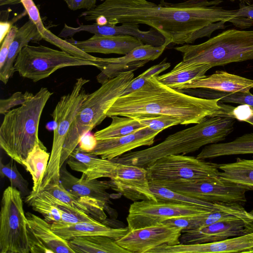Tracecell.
Segmentation results:
<instances>
[{
	"label": "cell",
	"instance_id": "cell-42",
	"mask_svg": "<svg viewBox=\"0 0 253 253\" xmlns=\"http://www.w3.org/2000/svg\"><path fill=\"white\" fill-rule=\"evenodd\" d=\"M26 203L32 207L34 211L40 213L47 221L51 223L61 222V216L58 209L39 196H35Z\"/></svg>",
	"mask_w": 253,
	"mask_h": 253
},
{
	"label": "cell",
	"instance_id": "cell-33",
	"mask_svg": "<svg viewBox=\"0 0 253 253\" xmlns=\"http://www.w3.org/2000/svg\"><path fill=\"white\" fill-rule=\"evenodd\" d=\"M220 179L227 183L246 187L253 190V159L238 158L231 163L218 165Z\"/></svg>",
	"mask_w": 253,
	"mask_h": 253
},
{
	"label": "cell",
	"instance_id": "cell-30",
	"mask_svg": "<svg viewBox=\"0 0 253 253\" xmlns=\"http://www.w3.org/2000/svg\"><path fill=\"white\" fill-rule=\"evenodd\" d=\"M50 156V154L47 151L46 147L38 144L22 161V165L31 174L33 184L32 191L26 197V202L35 197L39 193L47 169Z\"/></svg>",
	"mask_w": 253,
	"mask_h": 253
},
{
	"label": "cell",
	"instance_id": "cell-34",
	"mask_svg": "<svg viewBox=\"0 0 253 253\" xmlns=\"http://www.w3.org/2000/svg\"><path fill=\"white\" fill-rule=\"evenodd\" d=\"M212 67L208 64H186L180 62L169 72L156 76L157 80L172 88L192 80L205 77Z\"/></svg>",
	"mask_w": 253,
	"mask_h": 253
},
{
	"label": "cell",
	"instance_id": "cell-54",
	"mask_svg": "<svg viewBox=\"0 0 253 253\" xmlns=\"http://www.w3.org/2000/svg\"><path fill=\"white\" fill-rule=\"evenodd\" d=\"M250 213L253 214V209L250 211Z\"/></svg>",
	"mask_w": 253,
	"mask_h": 253
},
{
	"label": "cell",
	"instance_id": "cell-49",
	"mask_svg": "<svg viewBox=\"0 0 253 253\" xmlns=\"http://www.w3.org/2000/svg\"><path fill=\"white\" fill-rule=\"evenodd\" d=\"M0 43L2 42L3 39L8 33L9 31L11 29L12 25L8 22H0Z\"/></svg>",
	"mask_w": 253,
	"mask_h": 253
},
{
	"label": "cell",
	"instance_id": "cell-39",
	"mask_svg": "<svg viewBox=\"0 0 253 253\" xmlns=\"http://www.w3.org/2000/svg\"><path fill=\"white\" fill-rule=\"evenodd\" d=\"M203 96L206 98L219 99L220 102L247 104L253 107V94L248 93L236 92H226L211 89H205Z\"/></svg>",
	"mask_w": 253,
	"mask_h": 253
},
{
	"label": "cell",
	"instance_id": "cell-21",
	"mask_svg": "<svg viewBox=\"0 0 253 253\" xmlns=\"http://www.w3.org/2000/svg\"><path fill=\"white\" fill-rule=\"evenodd\" d=\"M67 41L86 53L117 54L125 55L143 42L130 36H104L94 35L90 38L81 41L72 38Z\"/></svg>",
	"mask_w": 253,
	"mask_h": 253
},
{
	"label": "cell",
	"instance_id": "cell-53",
	"mask_svg": "<svg viewBox=\"0 0 253 253\" xmlns=\"http://www.w3.org/2000/svg\"><path fill=\"white\" fill-rule=\"evenodd\" d=\"M247 253H253V248L248 251Z\"/></svg>",
	"mask_w": 253,
	"mask_h": 253
},
{
	"label": "cell",
	"instance_id": "cell-13",
	"mask_svg": "<svg viewBox=\"0 0 253 253\" xmlns=\"http://www.w3.org/2000/svg\"><path fill=\"white\" fill-rule=\"evenodd\" d=\"M182 228L160 223L129 230L117 244L129 253H152L158 248L179 244Z\"/></svg>",
	"mask_w": 253,
	"mask_h": 253
},
{
	"label": "cell",
	"instance_id": "cell-51",
	"mask_svg": "<svg viewBox=\"0 0 253 253\" xmlns=\"http://www.w3.org/2000/svg\"><path fill=\"white\" fill-rule=\"evenodd\" d=\"M95 21V23L99 25H106L108 24L107 19L102 16L97 17Z\"/></svg>",
	"mask_w": 253,
	"mask_h": 253
},
{
	"label": "cell",
	"instance_id": "cell-14",
	"mask_svg": "<svg viewBox=\"0 0 253 253\" xmlns=\"http://www.w3.org/2000/svg\"><path fill=\"white\" fill-rule=\"evenodd\" d=\"M169 44L168 42L159 46L143 44L120 57H96L97 68L100 70L96 76L97 82L102 84L123 73L135 71L148 62L158 58Z\"/></svg>",
	"mask_w": 253,
	"mask_h": 253
},
{
	"label": "cell",
	"instance_id": "cell-35",
	"mask_svg": "<svg viewBox=\"0 0 253 253\" xmlns=\"http://www.w3.org/2000/svg\"><path fill=\"white\" fill-rule=\"evenodd\" d=\"M109 126L94 134L96 140L125 136L144 127L136 119L121 116H113Z\"/></svg>",
	"mask_w": 253,
	"mask_h": 253
},
{
	"label": "cell",
	"instance_id": "cell-24",
	"mask_svg": "<svg viewBox=\"0 0 253 253\" xmlns=\"http://www.w3.org/2000/svg\"><path fill=\"white\" fill-rule=\"evenodd\" d=\"M139 27V24L133 23H124L120 26L112 24L99 25L95 23L91 25H81L78 27V31L87 32L96 35L130 36L139 39L144 44L155 46H161L166 42H169L155 29L152 28L148 31H141Z\"/></svg>",
	"mask_w": 253,
	"mask_h": 253
},
{
	"label": "cell",
	"instance_id": "cell-43",
	"mask_svg": "<svg viewBox=\"0 0 253 253\" xmlns=\"http://www.w3.org/2000/svg\"><path fill=\"white\" fill-rule=\"evenodd\" d=\"M34 94L28 91L23 93L17 91L6 99L0 100V114L5 115L7 112L18 105H21L33 96Z\"/></svg>",
	"mask_w": 253,
	"mask_h": 253
},
{
	"label": "cell",
	"instance_id": "cell-50",
	"mask_svg": "<svg viewBox=\"0 0 253 253\" xmlns=\"http://www.w3.org/2000/svg\"><path fill=\"white\" fill-rule=\"evenodd\" d=\"M21 3L20 0H0V5H14Z\"/></svg>",
	"mask_w": 253,
	"mask_h": 253
},
{
	"label": "cell",
	"instance_id": "cell-5",
	"mask_svg": "<svg viewBox=\"0 0 253 253\" xmlns=\"http://www.w3.org/2000/svg\"><path fill=\"white\" fill-rule=\"evenodd\" d=\"M134 76L133 71L123 73L103 83L97 89L87 94L66 136L62 151L61 168L79 145L82 136L107 117L108 111L116 99L123 95Z\"/></svg>",
	"mask_w": 253,
	"mask_h": 253
},
{
	"label": "cell",
	"instance_id": "cell-10",
	"mask_svg": "<svg viewBox=\"0 0 253 253\" xmlns=\"http://www.w3.org/2000/svg\"><path fill=\"white\" fill-rule=\"evenodd\" d=\"M145 169L149 182L220 179L218 164L182 154L163 157Z\"/></svg>",
	"mask_w": 253,
	"mask_h": 253
},
{
	"label": "cell",
	"instance_id": "cell-11",
	"mask_svg": "<svg viewBox=\"0 0 253 253\" xmlns=\"http://www.w3.org/2000/svg\"><path fill=\"white\" fill-rule=\"evenodd\" d=\"M189 197L210 202L239 203L247 202L249 188L224 182L221 179H199L152 182Z\"/></svg>",
	"mask_w": 253,
	"mask_h": 253
},
{
	"label": "cell",
	"instance_id": "cell-9",
	"mask_svg": "<svg viewBox=\"0 0 253 253\" xmlns=\"http://www.w3.org/2000/svg\"><path fill=\"white\" fill-rule=\"evenodd\" d=\"M0 253H30L22 196L11 186L4 190L1 201Z\"/></svg>",
	"mask_w": 253,
	"mask_h": 253
},
{
	"label": "cell",
	"instance_id": "cell-16",
	"mask_svg": "<svg viewBox=\"0 0 253 253\" xmlns=\"http://www.w3.org/2000/svg\"><path fill=\"white\" fill-rule=\"evenodd\" d=\"M253 232V221L242 219L220 220L196 229L182 232L181 244L214 242Z\"/></svg>",
	"mask_w": 253,
	"mask_h": 253
},
{
	"label": "cell",
	"instance_id": "cell-23",
	"mask_svg": "<svg viewBox=\"0 0 253 253\" xmlns=\"http://www.w3.org/2000/svg\"><path fill=\"white\" fill-rule=\"evenodd\" d=\"M242 219L253 221V214L240 204L224 210L209 211L192 216L169 218L162 223L182 228V232L204 227L220 220Z\"/></svg>",
	"mask_w": 253,
	"mask_h": 253
},
{
	"label": "cell",
	"instance_id": "cell-6",
	"mask_svg": "<svg viewBox=\"0 0 253 253\" xmlns=\"http://www.w3.org/2000/svg\"><path fill=\"white\" fill-rule=\"evenodd\" d=\"M174 49L186 64H208L212 67L253 59V30L224 31L206 42L185 44Z\"/></svg>",
	"mask_w": 253,
	"mask_h": 253
},
{
	"label": "cell",
	"instance_id": "cell-28",
	"mask_svg": "<svg viewBox=\"0 0 253 253\" xmlns=\"http://www.w3.org/2000/svg\"><path fill=\"white\" fill-rule=\"evenodd\" d=\"M42 190L98 221H103L107 218L105 212L106 203L95 199L75 195L67 191L61 183L48 185Z\"/></svg>",
	"mask_w": 253,
	"mask_h": 253
},
{
	"label": "cell",
	"instance_id": "cell-47",
	"mask_svg": "<svg viewBox=\"0 0 253 253\" xmlns=\"http://www.w3.org/2000/svg\"><path fill=\"white\" fill-rule=\"evenodd\" d=\"M90 132L82 136L79 144V147L82 151L88 153L94 149L97 143V140L94 134H91Z\"/></svg>",
	"mask_w": 253,
	"mask_h": 253
},
{
	"label": "cell",
	"instance_id": "cell-27",
	"mask_svg": "<svg viewBox=\"0 0 253 253\" xmlns=\"http://www.w3.org/2000/svg\"><path fill=\"white\" fill-rule=\"evenodd\" d=\"M43 40L36 25L30 19L18 28L10 45L6 61L0 69V80L6 84L13 76L14 65L21 50L31 42H38Z\"/></svg>",
	"mask_w": 253,
	"mask_h": 253
},
{
	"label": "cell",
	"instance_id": "cell-20",
	"mask_svg": "<svg viewBox=\"0 0 253 253\" xmlns=\"http://www.w3.org/2000/svg\"><path fill=\"white\" fill-rule=\"evenodd\" d=\"M172 88L178 90L203 88L226 92L248 93L253 88V80L224 71H216L211 75L192 80Z\"/></svg>",
	"mask_w": 253,
	"mask_h": 253
},
{
	"label": "cell",
	"instance_id": "cell-31",
	"mask_svg": "<svg viewBox=\"0 0 253 253\" xmlns=\"http://www.w3.org/2000/svg\"><path fill=\"white\" fill-rule=\"evenodd\" d=\"M116 240L105 236L78 237L68 240L75 253H129Z\"/></svg>",
	"mask_w": 253,
	"mask_h": 253
},
{
	"label": "cell",
	"instance_id": "cell-48",
	"mask_svg": "<svg viewBox=\"0 0 253 253\" xmlns=\"http://www.w3.org/2000/svg\"><path fill=\"white\" fill-rule=\"evenodd\" d=\"M236 16H242L253 20V3H240L239 8L237 9Z\"/></svg>",
	"mask_w": 253,
	"mask_h": 253
},
{
	"label": "cell",
	"instance_id": "cell-45",
	"mask_svg": "<svg viewBox=\"0 0 253 253\" xmlns=\"http://www.w3.org/2000/svg\"><path fill=\"white\" fill-rule=\"evenodd\" d=\"M18 28L16 26H12L8 33L1 43L0 51V69L4 64L10 45L15 38Z\"/></svg>",
	"mask_w": 253,
	"mask_h": 253
},
{
	"label": "cell",
	"instance_id": "cell-26",
	"mask_svg": "<svg viewBox=\"0 0 253 253\" xmlns=\"http://www.w3.org/2000/svg\"><path fill=\"white\" fill-rule=\"evenodd\" d=\"M52 230L61 238L70 240L73 238L89 236H105L118 240L129 230L128 227L111 228L100 221L82 222L74 224L61 222L51 223Z\"/></svg>",
	"mask_w": 253,
	"mask_h": 253
},
{
	"label": "cell",
	"instance_id": "cell-15",
	"mask_svg": "<svg viewBox=\"0 0 253 253\" xmlns=\"http://www.w3.org/2000/svg\"><path fill=\"white\" fill-rule=\"evenodd\" d=\"M110 179L112 189L133 202L157 201L150 190L145 168L119 163L115 176Z\"/></svg>",
	"mask_w": 253,
	"mask_h": 253
},
{
	"label": "cell",
	"instance_id": "cell-19",
	"mask_svg": "<svg viewBox=\"0 0 253 253\" xmlns=\"http://www.w3.org/2000/svg\"><path fill=\"white\" fill-rule=\"evenodd\" d=\"M253 248V232L223 240L201 244H184L158 248L154 253H247Z\"/></svg>",
	"mask_w": 253,
	"mask_h": 253
},
{
	"label": "cell",
	"instance_id": "cell-46",
	"mask_svg": "<svg viewBox=\"0 0 253 253\" xmlns=\"http://www.w3.org/2000/svg\"><path fill=\"white\" fill-rule=\"evenodd\" d=\"M68 8L72 10L84 9H91L96 6L97 0H64Z\"/></svg>",
	"mask_w": 253,
	"mask_h": 253
},
{
	"label": "cell",
	"instance_id": "cell-17",
	"mask_svg": "<svg viewBox=\"0 0 253 253\" xmlns=\"http://www.w3.org/2000/svg\"><path fill=\"white\" fill-rule=\"evenodd\" d=\"M31 253H75L69 242L56 234L51 223L30 212L26 213Z\"/></svg>",
	"mask_w": 253,
	"mask_h": 253
},
{
	"label": "cell",
	"instance_id": "cell-52",
	"mask_svg": "<svg viewBox=\"0 0 253 253\" xmlns=\"http://www.w3.org/2000/svg\"><path fill=\"white\" fill-rule=\"evenodd\" d=\"M231 1H234L235 0H230ZM240 2V3H245L247 4H250L253 0H237Z\"/></svg>",
	"mask_w": 253,
	"mask_h": 253
},
{
	"label": "cell",
	"instance_id": "cell-7",
	"mask_svg": "<svg viewBox=\"0 0 253 253\" xmlns=\"http://www.w3.org/2000/svg\"><path fill=\"white\" fill-rule=\"evenodd\" d=\"M89 82V80L83 77L77 79L71 91L61 97L51 114L54 125L53 142L39 192L48 185L60 183V164L63 146L68 132L88 94L84 86Z\"/></svg>",
	"mask_w": 253,
	"mask_h": 253
},
{
	"label": "cell",
	"instance_id": "cell-1",
	"mask_svg": "<svg viewBox=\"0 0 253 253\" xmlns=\"http://www.w3.org/2000/svg\"><path fill=\"white\" fill-rule=\"evenodd\" d=\"M221 0H186L171 3L161 0H104L93 8L82 12L85 21L105 17L107 24L133 23L147 25L162 34L170 43H193L208 37L206 27L219 22H231L237 9L219 6Z\"/></svg>",
	"mask_w": 253,
	"mask_h": 253
},
{
	"label": "cell",
	"instance_id": "cell-44",
	"mask_svg": "<svg viewBox=\"0 0 253 253\" xmlns=\"http://www.w3.org/2000/svg\"><path fill=\"white\" fill-rule=\"evenodd\" d=\"M227 116L247 122L253 126V107L249 105L241 104L236 107L231 106Z\"/></svg>",
	"mask_w": 253,
	"mask_h": 253
},
{
	"label": "cell",
	"instance_id": "cell-25",
	"mask_svg": "<svg viewBox=\"0 0 253 253\" xmlns=\"http://www.w3.org/2000/svg\"><path fill=\"white\" fill-rule=\"evenodd\" d=\"M60 174V183L70 193L79 196L95 199L106 204L110 203V196L106 192V190L111 188L110 181L88 180L83 174L79 178L68 171L63 165Z\"/></svg>",
	"mask_w": 253,
	"mask_h": 253
},
{
	"label": "cell",
	"instance_id": "cell-22",
	"mask_svg": "<svg viewBox=\"0 0 253 253\" xmlns=\"http://www.w3.org/2000/svg\"><path fill=\"white\" fill-rule=\"evenodd\" d=\"M66 161L71 169L82 172L88 180L113 177L119 165L113 160L104 159L83 151L78 146Z\"/></svg>",
	"mask_w": 253,
	"mask_h": 253
},
{
	"label": "cell",
	"instance_id": "cell-18",
	"mask_svg": "<svg viewBox=\"0 0 253 253\" xmlns=\"http://www.w3.org/2000/svg\"><path fill=\"white\" fill-rule=\"evenodd\" d=\"M160 132L144 127L125 136L97 140L95 147L89 153L113 160L136 148L152 145Z\"/></svg>",
	"mask_w": 253,
	"mask_h": 253
},
{
	"label": "cell",
	"instance_id": "cell-38",
	"mask_svg": "<svg viewBox=\"0 0 253 253\" xmlns=\"http://www.w3.org/2000/svg\"><path fill=\"white\" fill-rule=\"evenodd\" d=\"M16 162L11 159L9 162L4 164L1 159L0 161V175L1 177H6L9 180L10 186L18 189L22 197L27 196L30 192L28 182L18 171Z\"/></svg>",
	"mask_w": 253,
	"mask_h": 253
},
{
	"label": "cell",
	"instance_id": "cell-41",
	"mask_svg": "<svg viewBox=\"0 0 253 253\" xmlns=\"http://www.w3.org/2000/svg\"><path fill=\"white\" fill-rule=\"evenodd\" d=\"M165 59L158 64L155 65L136 78H134L124 90L122 95L128 94L141 87L150 78L157 76L170 67V64Z\"/></svg>",
	"mask_w": 253,
	"mask_h": 253
},
{
	"label": "cell",
	"instance_id": "cell-12",
	"mask_svg": "<svg viewBox=\"0 0 253 253\" xmlns=\"http://www.w3.org/2000/svg\"><path fill=\"white\" fill-rule=\"evenodd\" d=\"M212 211L189 205L141 200L130 205L126 221L128 229L132 230L154 225L169 218L192 216Z\"/></svg>",
	"mask_w": 253,
	"mask_h": 253
},
{
	"label": "cell",
	"instance_id": "cell-4",
	"mask_svg": "<svg viewBox=\"0 0 253 253\" xmlns=\"http://www.w3.org/2000/svg\"><path fill=\"white\" fill-rule=\"evenodd\" d=\"M52 94L47 87H41L27 102L4 115L0 127V146L19 164L22 165L37 145H44L39 137V127L44 108Z\"/></svg>",
	"mask_w": 253,
	"mask_h": 253
},
{
	"label": "cell",
	"instance_id": "cell-32",
	"mask_svg": "<svg viewBox=\"0 0 253 253\" xmlns=\"http://www.w3.org/2000/svg\"><path fill=\"white\" fill-rule=\"evenodd\" d=\"M149 183L150 190L157 201L198 206L212 211L227 209L237 204L205 201L189 197L152 182Z\"/></svg>",
	"mask_w": 253,
	"mask_h": 253
},
{
	"label": "cell",
	"instance_id": "cell-3",
	"mask_svg": "<svg viewBox=\"0 0 253 253\" xmlns=\"http://www.w3.org/2000/svg\"><path fill=\"white\" fill-rule=\"evenodd\" d=\"M235 120L229 117H210L192 126L169 135L155 146L128 152L113 160L145 168L166 156L192 153L203 146L225 140L233 131Z\"/></svg>",
	"mask_w": 253,
	"mask_h": 253
},
{
	"label": "cell",
	"instance_id": "cell-29",
	"mask_svg": "<svg viewBox=\"0 0 253 253\" xmlns=\"http://www.w3.org/2000/svg\"><path fill=\"white\" fill-rule=\"evenodd\" d=\"M253 154V133H248L227 142H219L204 146L196 156L200 159L235 155Z\"/></svg>",
	"mask_w": 253,
	"mask_h": 253
},
{
	"label": "cell",
	"instance_id": "cell-37",
	"mask_svg": "<svg viewBox=\"0 0 253 253\" xmlns=\"http://www.w3.org/2000/svg\"><path fill=\"white\" fill-rule=\"evenodd\" d=\"M36 26L42 34L43 40L56 46L61 50L77 57L95 61L96 57L85 52L67 41V40H63L59 36H56L44 26L42 22L38 23Z\"/></svg>",
	"mask_w": 253,
	"mask_h": 253
},
{
	"label": "cell",
	"instance_id": "cell-8",
	"mask_svg": "<svg viewBox=\"0 0 253 253\" xmlns=\"http://www.w3.org/2000/svg\"><path fill=\"white\" fill-rule=\"evenodd\" d=\"M80 66L97 67L95 61L77 57L42 45L28 44L21 50L14 68L21 77L37 82L61 68Z\"/></svg>",
	"mask_w": 253,
	"mask_h": 253
},
{
	"label": "cell",
	"instance_id": "cell-40",
	"mask_svg": "<svg viewBox=\"0 0 253 253\" xmlns=\"http://www.w3.org/2000/svg\"><path fill=\"white\" fill-rule=\"evenodd\" d=\"M134 119L144 127L160 132L169 127L181 124L177 118L163 115H146Z\"/></svg>",
	"mask_w": 253,
	"mask_h": 253
},
{
	"label": "cell",
	"instance_id": "cell-2",
	"mask_svg": "<svg viewBox=\"0 0 253 253\" xmlns=\"http://www.w3.org/2000/svg\"><path fill=\"white\" fill-rule=\"evenodd\" d=\"M222 103L219 98L197 97L172 88L155 76L140 88L117 98L107 117L163 115L177 118L181 125L196 124L210 117H226L229 105Z\"/></svg>",
	"mask_w": 253,
	"mask_h": 253
},
{
	"label": "cell",
	"instance_id": "cell-36",
	"mask_svg": "<svg viewBox=\"0 0 253 253\" xmlns=\"http://www.w3.org/2000/svg\"><path fill=\"white\" fill-rule=\"evenodd\" d=\"M36 196H39L58 209L61 216V220L59 222L74 224L82 222L98 221L83 211L75 209L58 200L44 190L41 191Z\"/></svg>",
	"mask_w": 253,
	"mask_h": 253
}]
</instances>
